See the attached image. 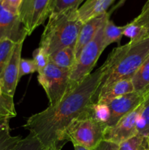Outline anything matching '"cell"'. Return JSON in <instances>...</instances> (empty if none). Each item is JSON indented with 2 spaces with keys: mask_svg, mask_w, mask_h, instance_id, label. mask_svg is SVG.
<instances>
[{
  "mask_svg": "<svg viewBox=\"0 0 149 150\" xmlns=\"http://www.w3.org/2000/svg\"><path fill=\"white\" fill-rule=\"evenodd\" d=\"M67 142H56V143L52 144L50 146H47V147L44 148L43 150H61L64 145Z\"/></svg>",
  "mask_w": 149,
  "mask_h": 150,
  "instance_id": "cell-31",
  "label": "cell"
},
{
  "mask_svg": "<svg viewBox=\"0 0 149 150\" xmlns=\"http://www.w3.org/2000/svg\"><path fill=\"white\" fill-rule=\"evenodd\" d=\"M27 36L18 15L8 11L0 4V40L8 39L17 43L24 41Z\"/></svg>",
  "mask_w": 149,
  "mask_h": 150,
  "instance_id": "cell-10",
  "label": "cell"
},
{
  "mask_svg": "<svg viewBox=\"0 0 149 150\" xmlns=\"http://www.w3.org/2000/svg\"><path fill=\"white\" fill-rule=\"evenodd\" d=\"M91 114L95 120L106 126L110 116L109 106L106 103H93L91 108Z\"/></svg>",
  "mask_w": 149,
  "mask_h": 150,
  "instance_id": "cell-25",
  "label": "cell"
},
{
  "mask_svg": "<svg viewBox=\"0 0 149 150\" xmlns=\"http://www.w3.org/2000/svg\"><path fill=\"white\" fill-rule=\"evenodd\" d=\"M148 56L149 37L138 42L129 41L113 48L103 64L105 73L96 95L101 89L117 81L131 79Z\"/></svg>",
  "mask_w": 149,
  "mask_h": 150,
  "instance_id": "cell-2",
  "label": "cell"
},
{
  "mask_svg": "<svg viewBox=\"0 0 149 150\" xmlns=\"http://www.w3.org/2000/svg\"><path fill=\"white\" fill-rule=\"evenodd\" d=\"M7 119L11 120L12 117H10V116L7 115V114H5V113H3L1 112V111H0V121H2V120H7Z\"/></svg>",
  "mask_w": 149,
  "mask_h": 150,
  "instance_id": "cell-33",
  "label": "cell"
},
{
  "mask_svg": "<svg viewBox=\"0 0 149 150\" xmlns=\"http://www.w3.org/2000/svg\"><path fill=\"white\" fill-rule=\"evenodd\" d=\"M134 92L143 95L149 86V56L131 78Z\"/></svg>",
  "mask_w": 149,
  "mask_h": 150,
  "instance_id": "cell-18",
  "label": "cell"
},
{
  "mask_svg": "<svg viewBox=\"0 0 149 150\" xmlns=\"http://www.w3.org/2000/svg\"><path fill=\"white\" fill-rule=\"evenodd\" d=\"M3 1V0H0V4H1V2Z\"/></svg>",
  "mask_w": 149,
  "mask_h": 150,
  "instance_id": "cell-37",
  "label": "cell"
},
{
  "mask_svg": "<svg viewBox=\"0 0 149 150\" xmlns=\"http://www.w3.org/2000/svg\"><path fill=\"white\" fill-rule=\"evenodd\" d=\"M148 92H149V86H148V87L146 88V89H145V90L144 92H143V95H145V94L148 93Z\"/></svg>",
  "mask_w": 149,
  "mask_h": 150,
  "instance_id": "cell-35",
  "label": "cell"
},
{
  "mask_svg": "<svg viewBox=\"0 0 149 150\" xmlns=\"http://www.w3.org/2000/svg\"><path fill=\"white\" fill-rule=\"evenodd\" d=\"M118 145L103 140L92 150H117Z\"/></svg>",
  "mask_w": 149,
  "mask_h": 150,
  "instance_id": "cell-30",
  "label": "cell"
},
{
  "mask_svg": "<svg viewBox=\"0 0 149 150\" xmlns=\"http://www.w3.org/2000/svg\"><path fill=\"white\" fill-rule=\"evenodd\" d=\"M143 103L121 119L111 127H107L104 133V140L118 145L121 142L137 134V124Z\"/></svg>",
  "mask_w": 149,
  "mask_h": 150,
  "instance_id": "cell-8",
  "label": "cell"
},
{
  "mask_svg": "<svg viewBox=\"0 0 149 150\" xmlns=\"http://www.w3.org/2000/svg\"><path fill=\"white\" fill-rule=\"evenodd\" d=\"M83 1L84 0H52L51 14L64 13L69 10H77Z\"/></svg>",
  "mask_w": 149,
  "mask_h": 150,
  "instance_id": "cell-23",
  "label": "cell"
},
{
  "mask_svg": "<svg viewBox=\"0 0 149 150\" xmlns=\"http://www.w3.org/2000/svg\"><path fill=\"white\" fill-rule=\"evenodd\" d=\"M105 24L100 28L95 38L82 50L74 66L70 70V81L74 88L91 73L96 62L105 50L102 42Z\"/></svg>",
  "mask_w": 149,
  "mask_h": 150,
  "instance_id": "cell-6",
  "label": "cell"
},
{
  "mask_svg": "<svg viewBox=\"0 0 149 150\" xmlns=\"http://www.w3.org/2000/svg\"><path fill=\"white\" fill-rule=\"evenodd\" d=\"M16 42L8 39L0 40V79H1L4 68L10 61Z\"/></svg>",
  "mask_w": 149,
  "mask_h": 150,
  "instance_id": "cell-21",
  "label": "cell"
},
{
  "mask_svg": "<svg viewBox=\"0 0 149 150\" xmlns=\"http://www.w3.org/2000/svg\"><path fill=\"white\" fill-rule=\"evenodd\" d=\"M134 92L131 79L117 81L101 89L97 93L94 103H108L112 100Z\"/></svg>",
  "mask_w": 149,
  "mask_h": 150,
  "instance_id": "cell-13",
  "label": "cell"
},
{
  "mask_svg": "<svg viewBox=\"0 0 149 150\" xmlns=\"http://www.w3.org/2000/svg\"><path fill=\"white\" fill-rule=\"evenodd\" d=\"M118 150H148V137L137 133L119 144Z\"/></svg>",
  "mask_w": 149,
  "mask_h": 150,
  "instance_id": "cell-22",
  "label": "cell"
},
{
  "mask_svg": "<svg viewBox=\"0 0 149 150\" xmlns=\"http://www.w3.org/2000/svg\"><path fill=\"white\" fill-rule=\"evenodd\" d=\"M143 100L144 97L143 95L133 92L118 97L107 103L109 106L110 116L106 124V128L117 124L121 119L143 103Z\"/></svg>",
  "mask_w": 149,
  "mask_h": 150,
  "instance_id": "cell-9",
  "label": "cell"
},
{
  "mask_svg": "<svg viewBox=\"0 0 149 150\" xmlns=\"http://www.w3.org/2000/svg\"><path fill=\"white\" fill-rule=\"evenodd\" d=\"M105 129V125L92 117L90 108L69 125L65 132V140L71 142L73 145L92 150L104 140Z\"/></svg>",
  "mask_w": 149,
  "mask_h": 150,
  "instance_id": "cell-4",
  "label": "cell"
},
{
  "mask_svg": "<svg viewBox=\"0 0 149 150\" xmlns=\"http://www.w3.org/2000/svg\"><path fill=\"white\" fill-rule=\"evenodd\" d=\"M133 21L144 27L149 35V0L146 1L142 9L141 13L133 20Z\"/></svg>",
  "mask_w": 149,
  "mask_h": 150,
  "instance_id": "cell-28",
  "label": "cell"
},
{
  "mask_svg": "<svg viewBox=\"0 0 149 150\" xmlns=\"http://www.w3.org/2000/svg\"><path fill=\"white\" fill-rule=\"evenodd\" d=\"M148 150H149V137H148Z\"/></svg>",
  "mask_w": 149,
  "mask_h": 150,
  "instance_id": "cell-36",
  "label": "cell"
},
{
  "mask_svg": "<svg viewBox=\"0 0 149 150\" xmlns=\"http://www.w3.org/2000/svg\"><path fill=\"white\" fill-rule=\"evenodd\" d=\"M124 26H118L114 24L113 22L109 19L105 23L103 29V35H102V42L104 48H106L110 44L116 42L120 45V42L124 36Z\"/></svg>",
  "mask_w": 149,
  "mask_h": 150,
  "instance_id": "cell-17",
  "label": "cell"
},
{
  "mask_svg": "<svg viewBox=\"0 0 149 150\" xmlns=\"http://www.w3.org/2000/svg\"><path fill=\"white\" fill-rule=\"evenodd\" d=\"M70 76V70L60 68L51 62L38 73V82L46 93L50 105H56L74 89Z\"/></svg>",
  "mask_w": 149,
  "mask_h": 150,
  "instance_id": "cell-5",
  "label": "cell"
},
{
  "mask_svg": "<svg viewBox=\"0 0 149 150\" xmlns=\"http://www.w3.org/2000/svg\"><path fill=\"white\" fill-rule=\"evenodd\" d=\"M10 121L9 119L0 121V150H13L23 139L20 136H12Z\"/></svg>",
  "mask_w": 149,
  "mask_h": 150,
  "instance_id": "cell-16",
  "label": "cell"
},
{
  "mask_svg": "<svg viewBox=\"0 0 149 150\" xmlns=\"http://www.w3.org/2000/svg\"><path fill=\"white\" fill-rule=\"evenodd\" d=\"M37 67V73H40L50 63L49 55L40 47L33 51V59Z\"/></svg>",
  "mask_w": 149,
  "mask_h": 150,
  "instance_id": "cell-26",
  "label": "cell"
},
{
  "mask_svg": "<svg viewBox=\"0 0 149 150\" xmlns=\"http://www.w3.org/2000/svg\"><path fill=\"white\" fill-rule=\"evenodd\" d=\"M44 148L37 136L29 132V134L23 138L13 150H43Z\"/></svg>",
  "mask_w": 149,
  "mask_h": 150,
  "instance_id": "cell-24",
  "label": "cell"
},
{
  "mask_svg": "<svg viewBox=\"0 0 149 150\" xmlns=\"http://www.w3.org/2000/svg\"><path fill=\"white\" fill-rule=\"evenodd\" d=\"M73 146H74V150H91L86 147H83L82 146H80V145H73Z\"/></svg>",
  "mask_w": 149,
  "mask_h": 150,
  "instance_id": "cell-34",
  "label": "cell"
},
{
  "mask_svg": "<svg viewBox=\"0 0 149 150\" xmlns=\"http://www.w3.org/2000/svg\"><path fill=\"white\" fill-rule=\"evenodd\" d=\"M115 0H86L77 10V16L83 23L108 13Z\"/></svg>",
  "mask_w": 149,
  "mask_h": 150,
  "instance_id": "cell-14",
  "label": "cell"
},
{
  "mask_svg": "<svg viewBox=\"0 0 149 150\" xmlns=\"http://www.w3.org/2000/svg\"><path fill=\"white\" fill-rule=\"evenodd\" d=\"M104 73L105 67L102 64L56 105H49L44 111L31 116L23 127L36 135L44 147L56 142H67L66 130L74 120L90 110Z\"/></svg>",
  "mask_w": 149,
  "mask_h": 150,
  "instance_id": "cell-1",
  "label": "cell"
},
{
  "mask_svg": "<svg viewBox=\"0 0 149 150\" xmlns=\"http://www.w3.org/2000/svg\"><path fill=\"white\" fill-rule=\"evenodd\" d=\"M117 150H118V149H117Z\"/></svg>",
  "mask_w": 149,
  "mask_h": 150,
  "instance_id": "cell-38",
  "label": "cell"
},
{
  "mask_svg": "<svg viewBox=\"0 0 149 150\" xmlns=\"http://www.w3.org/2000/svg\"><path fill=\"white\" fill-rule=\"evenodd\" d=\"M51 1L52 0H23L19 17L28 36L49 17Z\"/></svg>",
  "mask_w": 149,
  "mask_h": 150,
  "instance_id": "cell-7",
  "label": "cell"
},
{
  "mask_svg": "<svg viewBox=\"0 0 149 150\" xmlns=\"http://www.w3.org/2000/svg\"><path fill=\"white\" fill-rule=\"evenodd\" d=\"M23 42L24 41H20L16 43L13 55L4 68L0 79L3 92L12 98L14 97L18 83L19 82V64L21 59Z\"/></svg>",
  "mask_w": 149,
  "mask_h": 150,
  "instance_id": "cell-11",
  "label": "cell"
},
{
  "mask_svg": "<svg viewBox=\"0 0 149 150\" xmlns=\"http://www.w3.org/2000/svg\"><path fill=\"white\" fill-rule=\"evenodd\" d=\"M49 60L60 68L71 70L76 61L74 48H65L55 51L50 54Z\"/></svg>",
  "mask_w": 149,
  "mask_h": 150,
  "instance_id": "cell-15",
  "label": "cell"
},
{
  "mask_svg": "<svg viewBox=\"0 0 149 150\" xmlns=\"http://www.w3.org/2000/svg\"><path fill=\"white\" fill-rule=\"evenodd\" d=\"M37 72V67L33 59H20V64H19V73L18 79H21L23 76L26 75L32 74V73Z\"/></svg>",
  "mask_w": 149,
  "mask_h": 150,
  "instance_id": "cell-27",
  "label": "cell"
},
{
  "mask_svg": "<svg viewBox=\"0 0 149 150\" xmlns=\"http://www.w3.org/2000/svg\"><path fill=\"white\" fill-rule=\"evenodd\" d=\"M23 0H3L1 5L12 13L18 15Z\"/></svg>",
  "mask_w": 149,
  "mask_h": 150,
  "instance_id": "cell-29",
  "label": "cell"
},
{
  "mask_svg": "<svg viewBox=\"0 0 149 150\" xmlns=\"http://www.w3.org/2000/svg\"><path fill=\"white\" fill-rule=\"evenodd\" d=\"M123 35L130 39V42H138L148 38L149 35L147 30L143 26L131 21L124 25Z\"/></svg>",
  "mask_w": 149,
  "mask_h": 150,
  "instance_id": "cell-20",
  "label": "cell"
},
{
  "mask_svg": "<svg viewBox=\"0 0 149 150\" xmlns=\"http://www.w3.org/2000/svg\"><path fill=\"white\" fill-rule=\"evenodd\" d=\"M127 1V0H120V1H118V4H117L116 5H115V6H114V7H112V10H110V12H109L110 15V14H111V13H112V12H113L114 10H117V9H118V8H119V7H121V6L124 5V3H125V1Z\"/></svg>",
  "mask_w": 149,
  "mask_h": 150,
  "instance_id": "cell-32",
  "label": "cell"
},
{
  "mask_svg": "<svg viewBox=\"0 0 149 150\" xmlns=\"http://www.w3.org/2000/svg\"><path fill=\"white\" fill-rule=\"evenodd\" d=\"M77 10L49 16L39 45L48 55L63 48L74 47L83 23Z\"/></svg>",
  "mask_w": 149,
  "mask_h": 150,
  "instance_id": "cell-3",
  "label": "cell"
},
{
  "mask_svg": "<svg viewBox=\"0 0 149 150\" xmlns=\"http://www.w3.org/2000/svg\"><path fill=\"white\" fill-rule=\"evenodd\" d=\"M110 16V15L108 12L105 14L101 15L83 23V26L79 32L75 45L74 47L76 59L79 57L84 47L95 38L100 28L106 23L107 21L109 20Z\"/></svg>",
  "mask_w": 149,
  "mask_h": 150,
  "instance_id": "cell-12",
  "label": "cell"
},
{
  "mask_svg": "<svg viewBox=\"0 0 149 150\" xmlns=\"http://www.w3.org/2000/svg\"><path fill=\"white\" fill-rule=\"evenodd\" d=\"M144 100L139 118L137 120V133L149 137V92L143 95Z\"/></svg>",
  "mask_w": 149,
  "mask_h": 150,
  "instance_id": "cell-19",
  "label": "cell"
}]
</instances>
